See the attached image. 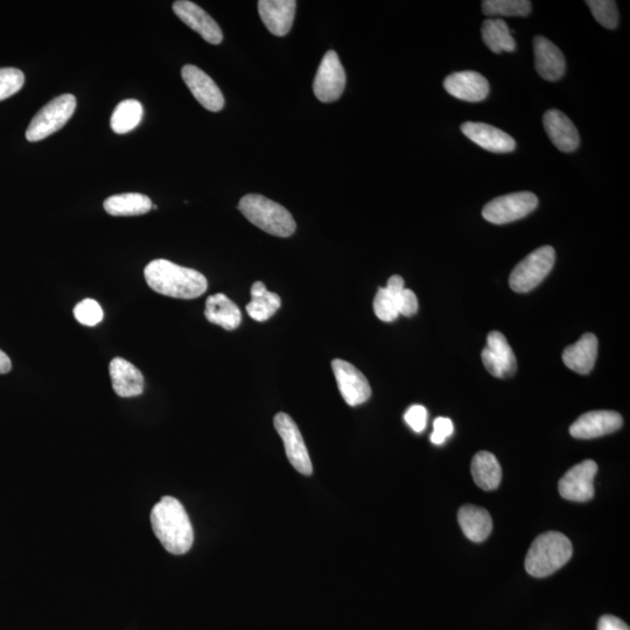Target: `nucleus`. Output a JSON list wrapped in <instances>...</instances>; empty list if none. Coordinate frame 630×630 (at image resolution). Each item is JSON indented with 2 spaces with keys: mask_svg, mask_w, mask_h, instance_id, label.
<instances>
[{
  "mask_svg": "<svg viewBox=\"0 0 630 630\" xmlns=\"http://www.w3.org/2000/svg\"><path fill=\"white\" fill-rule=\"evenodd\" d=\"M543 124L551 142L559 151L570 153L578 149L579 132L576 125L562 111L556 109L546 111Z\"/></svg>",
  "mask_w": 630,
  "mask_h": 630,
  "instance_id": "19",
  "label": "nucleus"
},
{
  "mask_svg": "<svg viewBox=\"0 0 630 630\" xmlns=\"http://www.w3.org/2000/svg\"><path fill=\"white\" fill-rule=\"evenodd\" d=\"M472 475L476 486L483 490H494L500 486L502 468L495 455L486 451L476 453L472 461Z\"/></svg>",
  "mask_w": 630,
  "mask_h": 630,
  "instance_id": "25",
  "label": "nucleus"
},
{
  "mask_svg": "<svg viewBox=\"0 0 630 630\" xmlns=\"http://www.w3.org/2000/svg\"><path fill=\"white\" fill-rule=\"evenodd\" d=\"M109 373L112 388H114L119 397L130 398L143 394L145 387L144 376L129 361L122 359V357H116L110 362Z\"/></svg>",
  "mask_w": 630,
  "mask_h": 630,
  "instance_id": "21",
  "label": "nucleus"
},
{
  "mask_svg": "<svg viewBox=\"0 0 630 630\" xmlns=\"http://www.w3.org/2000/svg\"><path fill=\"white\" fill-rule=\"evenodd\" d=\"M144 109L142 103L137 100H125L119 103L111 116V129L117 135H125L136 129L142 122Z\"/></svg>",
  "mask_w": 630,
  "mask_h": 630,
  "instance_id": "29",
  "label": "nucleus"
},
{
  "mask_svg": "<svg viewBox=\"0 0 630 630\" xmlns=\"http://www.w3.org/2000/svg\"><path fill=\"white\" fill-rule=\"evenodd\" d=\"M598 473V465L593 460H585L573 466L559 480L560 496L574 502H587L594 496V478Z\"/></svg>",
  "mask_w": 630,
  "mask_h": 630,
  "instance_id": "10",
  "label": "nucleus"
},
{
  "mask_svg": "<svg viewBox=\"0 0 630 630\" xmlns=\"http://www.w3.org/2000/svg\"><path fill=\"white\" fill-rule=\"evenodd\" d=\"M570 539L557 531L544 532L531 544L525 570L535 578L551 576L569 562L572 557Z\"/></svg>",
  "mask_w": 630,
  "mask_h": 630,
  "instance_id": "3",
  "label": "nucleus"
},
{
  "mask_svg": "<svg viewBox=\"0 0 630 630\" xmlns=\"http://www.w3.org/2000/svg\"><path fill=\"white\" fill-rule=\"evenodd\" d=\"M205 315L209 322L227 331H234L242 321L240 308L222 293L214 294L207 299Z\"/></svg>",
  "mask_w": 630,
  "mask_h": 630,
  "instance_id": "24",
  "label": "nucleus"
},
{
  "mask_svg": "<svg viewBox=\"0 0 630 630\" xmlns=\"http://www.w3.org/2000/svg\"><path fill=\"white\" fill-rule=\"evenodd\" d=\"M173 11L182 23L199 33L209 44H221L223 33L219 24L199 5L188 0H178L173 4Z\"/></svg>",
  "mask_w": 630,
  "mask_h": 630,
  "instance_id": "14",
  "label": "nucleus"
},
{
  "mask_svg": "<svg viewBox=\"0 0 630 630\" xmlns=\"http://www.w3.org/2000/svg\"><path fill=\"white\" fill-rule=\"evenodd\" d=\"M535 66L537 73L546 81L562 79L566 70L565 56L549 39L538 37L534 40Z\"/></svg>",
  "mask_w": 630,
  "mask_h": 630,
  "instance_id": "20",
  "label": "nucleus"
},
{
  "mask_svg": "<svg viewBox=\"0 0 630 630\" xmlns=\"http://www.w3.org/2000/svg\"><path fill=\"white\" fill-rule=\"evenodd\" d=\"M454 426L451 419L439 417L434 420L431 441L434 445H443L452 436Z\"/></svg>",
  "mask_w": 630,
  "mask_h": 630,
  "instance_id": "36",
  "label": "nucleus"
},
{
  "mask_svg": "<svg viewBox=\"0 0 630 630\" xmlns=\"http://www.w3.org/2000/svg\"><path fill=\"white\" fill-rule=\"evenodd\" d=\"M538 206V198L534 193L517 192L500 196L487 203L482 216L494 224H507L528 216Z\"/></svg>",
  "mask_w": 630,
  "mask_h": 630,
  "instance_id": "7",
  "label": "nucleus"
},
{
  "mask_svg": "<svg viewBox=\"0 0 630 630\" xmlns=\"http://www.w3.org/2000/svg\"><path fill=\"white\" fill-rule=\"evenodd\" d=\"M556 251L550 245L538 248L515 266L509 278L511 290L527 293L534 290L551 272Z\"/></svg>",
  "mask_w": 630,
  "mask_h": 630,
  "instance_id": "6",
  "label": "nucleus"
},
{
  "mask_svg": "<svg viewBox=\"0 0 630 630\" xmlns=\"http://www.w3.org/2000/svg\"><path fill=\"white\" fill-rule=\"evenodd\" d=\"M461 131L473 143L493 153H509L516 149L515 139L508 133L485 123L467 122Z\"/></svg>",
  "mask_w": 630,
  "mask_h": 630,
  "instance_id": "18",
  "label": "nucleus"
},
{
  "mask_svg": "<svg viewBox=\"0 0 630 630\" xmlns=\"http://www.w3.org/2000/svg\"><path fill=\"white\" fill-rule=\"evenodd\" d=\"M404 419L413 431L423 432L427 424V410L423 405H412L405 412Z\"/></svg>",
  "mask_w": 630,
  "mask_h": 630,
  "instance_id": "35",
  "label": "nucleus"
},
{
  "mask_svg": "<svg viewBox=\"0 0 630 630\" xmlns=\"http://www.w3.org/2000/svg\"><path fill=\"white\" fill-rule=\"evenodd\" d=\"M297 2L294 0H261L259 16L266 28L277 37H285L291 31L296 17Z\"/></svg>",
  "mask_w": 630,
  "mask_h": 630,
  "instance_id": "17",
  "label": "nucleus"
},
{
  "mask_svg": "<svg viewBox=\"0 0 630 630\" xmlns=\"http://www.w3.org/2000/svg\"><path fill=\"white\" fill-rule=\"evenodd\" d=\"M397 304L399 314L405 315V317H411L418 311V299L415 292L404 289L397 294Z\"/></svg>",
  "mask_w": 630,
  "mask_h": 630,
  "instance_id": "37",
  "label": "nucleus"
},
{
  "mask_svg": "<svg viewBox=\"0 0 630 630\" xmlns=\"http://www.w3.org/2000/svg\"><path fill=\"white\" fill-rule=\"evenodd\" d=\"M25 75L17 68H0V102L24 87Z\"/></svg>",
  "mask_w": 630,
  "mask_h": 630,
  "instance_id": "33",
  "label": "nucleus"
},
{
  "mask_svg": "<svg viewBox=\"0 0 630 630\" xmlns=\"http://www.w3.org/2000/svg\"><path fill=\"white\" fill-rule=\"evenodd\" d=\"M598 630H630L621 619L613 615L601 616L598 623Z\"/></svg>",
  "mask_w": 630,
  "mask_h": 630,
  "instance_id": "38",
  "label": "nucleus"
},
{
  "mask_svg": "<svg viewBox=\"0 0 630 630\" xmlns=\"http://www.w3.org/2000/svg\"><path fill=\"white\" fill-rule=\"evenodd\" d=\"M586 4L601 26L607 30H615L618 27L619 11L613 0H588Z\"/></svg>",
  "mask_w": 630,
  "mask_h": 630,
  "instance_id": "31",
  "label": "nucleus"
},
{
  "mask_svg": "<svg viewBox=\"0 0 630 630\" xmlns=\"http://www.w3.org/2000/svg\"><path fill=\"white\" fill-rule=\"evenodd\" d=\"M346 73L338 53L328 51L313 82L314 95L322 103L338 101L346 88Z\"/></svg>",
  "mask_w": 630,
  "mask_h": 630,
  "instance_id": "8",
  "label": "nucleus"
},
{
  "mask_svg": "<svg viewBox=\"0 0 630 630\" xmlns=\"http://www.w3.org/2000/svg\"><path fill=\"white\" fill-rule=\"evenodd\" d=\"M397 294L391 293L387 287L378 289L374 300V311L378 319L392 322L398 318Z\"/></svg>",
  "mask_w": 630,
  "mask_h": 630,
  "instance_id": "32",
  "label": "nucleus"
},
{
  "mask_svg": "<svg viewBox=\"0 0 630 630\" xmlns=\"http://www.w3.org/2000/svg\"><path fill=\"white\" fill-rule=\"evenodd\" d=\"M623 419L614 411H591L580 416L570 427L573 438L593 439L618 431Z\"/></svg>",
  "mask_w": 630,
  "mask_h": 630,
  "instance_id": "15",
  "label": "nucleus"
},
{
  "mask_svg": "<svg viewBox=\"0 0 630 630\" xmlns=\"http://www.w3.org/2000/svg\"><path fill=\"white\" fill-rule=\"evenodd\" d=\"M444 88L448 94L458 100L466 102H481L489 95V83L485 76L473 70L453 73L444 81Z\"/></svg>",
  "mask_w": 630,
  "mask_h": 630,
  "instance_id": "16",
  "label": "nucleus"
},
{
  "mask_svg": "<svg viewBox=\"0 0 630 630\" xmlns=\"http://www.w3.org/2000/svg\"><path fill=\"white\" fill-rule=\"evenodd\" d=\"M458 522L469 541L480 543L492 534L493 520L486 509L466 504L458 513Z\"/></svg>",
  "mask_w": 630,
  "mask_h": 630,
  "instance_id": "23",
  "label": "nucleus"
},
{
  "mask_svg": "<svg viewBox=\"0 0 630 630\" xmlns=\"http://www.w3.org/2000/svg\"><path fill=\"white\" fill-rule=\"evenodd\" d=\"M75 319L81 325L93 327L103 320V310L94 299H84L74 308Z\"/></svg>",
  "mask_w": 630,
  "mask_h": 630,
  "instance_id": "34",
  "label": "nucleus"
},
{
  "mask_svg": "<svg viewBox=\"0 0 630 630\" xmlns=\"http://www.w3.org/2000/svg\"><path fill=\"white\" fill-rule=\"evenodd\" d=\"M482 11L488 17H528L531 12L529 0H486Z\"/></svg>",
  "mask_w": 630,
  "mask_h": 630,
  "instance_id": "30",
  "label": "nucleus"
},
{
  "mask_svg": "<svg viewBox=\"0 0 630 630\" xmlns=\"http://www.w3.org/2000/svg\"><path fill=\"white\" fill-rule=\"evenodd\" d=\"M153 291L177 299H195L207 291L208 282L199 271L184 268L167 259H156L144 270Z\"/></svg>",
  "mask_w": 630,
  "mask_h": 630,
  "instance_id": "2",
  "label": "nucleus"
},
{
  "mask_svg": "<svg viewBox=\"0 0 630 630\" xmlns=\"http://www.w3.org/2000/svg\"><path fill=\"white\" fill-rule=\"evenodd\" d=\"M282 305L278 294L266 290L262 282H256L251 287V301L247 305V312L256 321L269 320Z\"/></svg>",
  "mask_w": 630,
  "mask_h": 630,
  "instance_id": "27",
  "label": "nucleus"
},
{
  "mask_svg": "<svg viewBox=\"0 0 630 630\" xmlns=\"http://www.w3.org/2000/svg\"><path fill=\"white\" fill-rule=\"evenodd\" d=\"M333 373L341 396L350 406L366 403L371 396L370 384L352 363L340 359L332 362Z\"/></svg>",
  "mask_w": 630,
  "mask_h": 630,
  "instance_id": "12",
  "label": "nucleus"
},
{
  "mask_svg": "<svg viewBox=\"0 0 630 630\" xmlns=\"http://www.w3.org/2000/svg\"><path fill=\"white\" fill-rule=\"evenodd\" d=\"M273 423H275L280 438L283 439L287 459L290 460L291 465L299 473L311 475L313 472L312 461L297 424L284 412L278 413Z\"/></svg>",
  "mask_w": 630,
  "mask_h": 630,
  "instance_id": "9",
  "label": "nucleus"
},
{
  "mask_svg": "<svg viewBox=\"0 0 630 630\" xmlns=\"http://www.w3.org/2000/svg\"><path fill=\"white\" fill-rule=\"evenodd\" d=\"M482 362L488 373L497 378H509L516 374L517 361L506 336L501 332H490L487 347L482 350Z\"/></svg>",
  "mask_w": 630,
  "mask_h": 630,
  "instance_id": "11",
  "label": "nucleus"
},
{
  "mask_svg": "<svg viewBox=\"0 0 630 630\" xmlns=\"http://www.w3.org/2000/svg\"><path fill=\"white\" fill-rule=\"evenodd\" d=\"M598 356V339L592 333H586L574 343L565 348L563 361L565 366L581 375L590 374Z\"/></svg>",
  "mask_w": 630,
  "mask_h": 630,
  "instance_id": "22",
  "label": "nucleus"
},
{
  "mask_svg": "<svg viewBox=\"0 0 630 630\" xmlns=\"http://www.w3.org/2000/svg\"><path fill=\"white\" fill-rule=\"evenodd\" d=\"M12 369V362L10 357L7 356L3 350H0V375L10 373Z\"/></svg>",
  "mask_w": 630,
  "mask_h": 630,
  "instance_id": "39",
  "label": "nucleus"
},
{
  "mask_svg": "<svg viewBox=\"0 0 630 630\" xmlns=\"http://www.w3.org/2000/svg\"><path fill=\"white\" fill-rule=\"evenodd\" d=\"M76 109V98L74 95L65 94L54 98L41 108L28 125L26 139L28 142H39V140L52 136L67 124L74 115Z\"/></svg>",
  "mask_w": 630,
  "mask_h": 630,
  "instance_id": "5",
  "label": "nucleus"
},
{
  "mask_svg": "<svg viewBox=\"0 0 630 630\" xmlns=\"http://www.w3.org/2000/svg\"><path fill=\"white\" fill-rule=\"evenodd\" d=\"M182 80L203 108L217 112L224 107V97L221 89L212 77L200 68L186 65L181 69Z\"/></svg>",
  "mask_w": 630,
  "mask_h": 630,
  "instance_id": "13",
  "label": "nucleus"
},
{
  "mask_svg": "<svg viewBox=\"0 0 630 630\" xmlns=\"http://www.w3.org/2000/svg\"><path fill=\"white\" fill-rule=\"evenodd\" d=\"M238 209L256 227L273 236L290 237L297 229L292 214L279 203L259 194L243 196Z\"/></svg>",
  "mask_w": 630,
  "mask_h": 630,
  "instance_id": "4",
  "label": "nucleus"
},
{
  "mask_svg": "<svg viewBox=\"0 0 630 630\" xmlns=\"http://www.w3.org/2000/svg\"><path fill=\"white\" fill-rule=\"evenodd\" d=\"M154 535L172 555H185L194 542V531L187 511L179 500L164 496L151 513Z\"/></svg>",
  "mask_w": 630,
  "mask_h": 630,
  "instance_id": "1",
  "label": "nucleus"
},
{
  "mask_svg": "<svg viewBox=\"0 0 630 630\" xmlns=\"http://www.w3.org/2000/svg\"><path fill=\"white\" fill-rule=\"evenodd\" d=\"M482 40L493 53L514 52L516 42L502 19H487L482 24Z\"/></svg>",
  "mask_w": 630,
  "mask_h": 630,
  "instance_id": "28",
  "label": "nucleus"
},
{
  "mask_svg": "<svg viewBox=\"0 0 630 630\" xmlns=\"http://www.w3.org/2000/svg\"><path fill=\"white\" fill-rule=\"evenodd\" d=\"M152 201L149 196L139 193L112 195L104 201L105 212L112 216H138L150 212Z\"/></svg>",
  "mask_w": 630,
  "mask_h": 630,
  "instance_id": "26",
  "label": "nucleus"
}]
</instances>
